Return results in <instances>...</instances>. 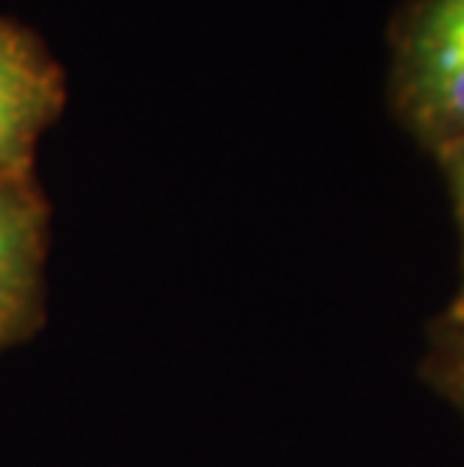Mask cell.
<instances>
[{
	"label": "cell",
	"instance_id": "6da1fadb",
	"mask_svg": "<svg viewBox=\"0 0 464 467\" xmlns=\"http://www.w3.org/2000/svg\"><path fill=\"white\" fill-rule=\"evenodd\" d=\"M401 103L434 142L464 136V0H422L401 46Z\"/></svg>",
	"mask_w": 464,
	"mask_h": 467
},
{
	"label": "cell",
	"instance_id": "3957f363",
	"mask_svg": "<svg viewBox=\"0 0 464 467\" xmlns=\"http://www.w3.org/2000/svg\"><path fill=\"white\" fill-rule=\"evenodd\" d=\"M46 208L31 178H0V347L36 320Z\"/></svg>",
	"mask_w": 464,
	"mask_h": 467
},
{
	"label": "cell",
	"instance_id": "277c9868",
	"mask_svg": "<svg viewBox=\"0 0 464 467\" xmlns=\"http://www.w3.org/2000/svg\"><path fill=\"white\" fill-rule=\"evenodd\" d=\"M422 371L464 425V320L447 314L434 320Z\"/></svg>",
	"mask_w": 464,
	"mask_h": 467
},
{
	"label": "cell",
	"instance_id": "5b68a950",
	"mask_svg": "<svg viewBox=\"0 0 464 467\" xmlns=\"http://www.w3.org/2000/svg\"><path fill=\"white\" fill-rule=\"evenodd\" d=\"M443 154V166H447L449 187H452V202H456V217H459V235H461V272H459V290L447 305V317L464 320V136L449 139V142L438 145Z\"/></svg>",
	"mask_w": 464,
	"mask_h": 467
},
{
	"label": "cell",
	"instance_id": "7a4b0ae2",
	"mask_svg": "<svg viewBox=\"0 0 464 467\" xmlns=\"http://www.w3.org/2000/svg\"><path fill=\"white\" fill-rule=\"evenodd\" d=\"M64 103V82L36 39L0 18V178H31L39 133Z\"/></svg>",
	"mask_w": 464,
	"mask_h": 467
}]
</instances>
